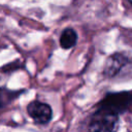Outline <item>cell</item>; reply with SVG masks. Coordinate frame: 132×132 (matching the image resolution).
<instances>
[{"label":"cell","instance_id":"cell-2","mask_svg":"<svg viewBox=\"0 0 132 132\" xmlns=\"http://www.w3.org/2000/svg\"><path fill=\"white\" fill-rule=\"evenodd\" d=\"M132 104V93H117L109 94L100 103V107L108 108L117 113L126 110Z\"/></svg>","mask_w":132,"mask_h":132},{"label":"cell","instance_id":"cell-6","mask_svg":"<svg viewBox=\"0 0 132 132\" xmlns=\"http://www.w3.org/2000/svg\"><path fill=\"white\" fill-rule=\"evenodd\" d=\"M21 93L22 91L15 92V91L7 90L4 88H0V109L7 107Z\"/></svg>","mask_w":132,"mask_h":132},{"label":"cell","instance_id":"cell-3","mask_svg":"<svg viewBox=\"0 0 132 132\" xmlns=\"http://www.w3.org/2000/svg\"><path fill=\"white\" fill-rule=\"evenodd\" d=\"M27 112L31 117V119L38 125H45L52 120L53 110L52 107L38 100H34L30 102L27 106Z\"/></svg>","mask_w":132,"mask_h":132},{"label":"cell","instance_id":"cell-4","mask_svg":"<svg viewBox=\"0 0 132 132\" xmlns=\"http://www.w3.org/2000/svg\"><path fill=\"white\" fill-rule=\"evenodd\" d=\"M128 57H126L125 55L121 54V53H116L113 55H111L110 57H108V59L106 60L105 66H104V74L108 77H112L114 75H117L120 70L128 63Z\"/></svg>","mask_w":132,"mask_h":132},{"label":"cell","instance_id":"cell-7","mask_svg":"<svg viewBox=\"0 0 132 132\" xmlns=\"http://www.w3.org/2000/svg\"><path fill=\"white\" fill-rule=\"evenodd\" d=\"M128 1H129V2H130V3L132 4V0H128Z\"/></svg>","mask_w":132,"mask_h":132},{"label":"cell","instance_id":"cell-5","mask_svg":"<svg viewBox=\"0 0 132 132\" xmlns=\"http://www.w3.org/2000/svg\"><path fill=\"white\" fill-rule=\"evenodd\" d=\"M76 40H77L76 32L71 28H67L62 32L60 36V45L64 50H69L75 45Z\"/></svg>","mask_w":132,"mask_h":132},{"label":"cell","instance_id":"cell-1","mask_svg":"<svg viewBox=\"0 0 132 132\" xmlns=\"http://www.w3.org/2000/svg\"><path fill=\"white\" fill-rule=\"evenodd\" d=\"M118 127L119 113L99 106L89 123L88 132H116Z\"/></svg>","mask_w":132,"mask_h":132}]
</instances>
